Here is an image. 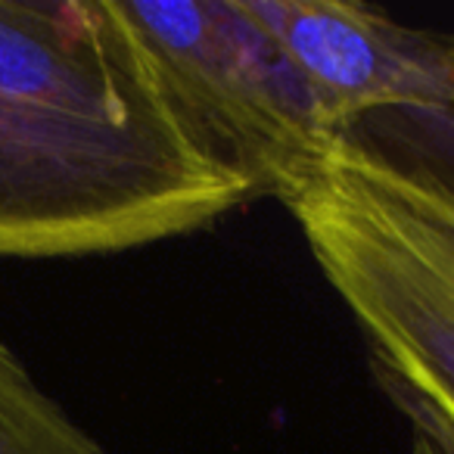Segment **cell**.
<instances>
[{"mask_svg":"<svg viewBox=\"0 0 454 454\" xmlns=\"http://www.w3.org/2000/svg\"><path fill=\"white\" fill-rule=\"evenodd\" d=\"M247 202L165 103L113 0H0V259L144 249Z\"/></svg>","mask_w":454,"mask_h":454,"instance_id":"cell-1","label":"cell"},{"mask_svg":"<svg viewBox=\"0 0 454 454\" xmlns=\"http://www.w3.org/2000/svg\"><path fill=\"white\" fill-rule=\"evenodd\" d=\"M280 202L380 386L454 454V184L336 137Z\"/></svg>","mask_w":454,"mask_h":454,"instance_id":"cell-2","label":"cell"},{"mask_svg":"<svg viewBox=\"0 0 454 454\" xmlns=\"http://www.w3.org/2000/svg\"><path fill=\"white\" fill-rule=\"evenodd\" d=\"M165 103L255 200H284L333 146L278 41L240 0H113Z\"/></svg>","mask_w":454,"mask_h":454,"instance_id":"cell-3","label":"cell"},{"mask_svg":"<svg viewBox=\"0 0 454 454\" xmlns=\"http://www.w3.org/2000/svg\"><path fill=\"white\" fill-rule=\"evenodd\" d=\"M240 4L278 41L330 137L380 113L442 106L454 94V32L342 0Z\"/></svg>","mask_w":454,"mask_h":454,"instance_id":"cell-4","label":"cell"},{"mask_svg":"<svg viewBox=\"0 0 454 454\" xmlns=\"http://www.w3.org/2000/svg\"><path fill=\"white\" fill-rule=\"evenodd\" d=\"M0 454H113L75 423L0 336Z\"/></svg>","mask_w":454,"mask_h":454,"instance_id":"cell-5","label":"cell"},{"mask_svg":"<svg viewBox=\"0 0 454 454\" xmlns=\"http://www.w3.org/2000/svg\"><path fill=\"white\" fill-rule=\"evenodd\" d=\"M346 137L454 184V94L442 106L371 115Z\"/></svg>","mask_w":454,"mask_h":454,"instance_id":"cell-6","label":"cell"},{"mask_svg":"<svg viewBox=\"0 0 454 454\" xmlns=\"http://www.w3.org/2000/svg\"><path fill=\"white\" fill-rule=\"evenodd\" d=\"M411 454H448V451L442 445H435L429 435L414 433V448H411Z\"/></svg>","mask_w":454,"mask_h":454,"instance_id":"cell-7","label":"cell"},{"mask_svg":"<svg viewBox=\"0 0 454 454\" xmlns=\"http://www.w3.org/2000/svg\"><path fill=\"white\" fill-rule=\"evenodd\" d=\"M448 454H451V451H448Z\"/></svg>","mask_w":454,"mask_h":454,"instance_id":"cell-8","label":"cell"}]
</instances>
